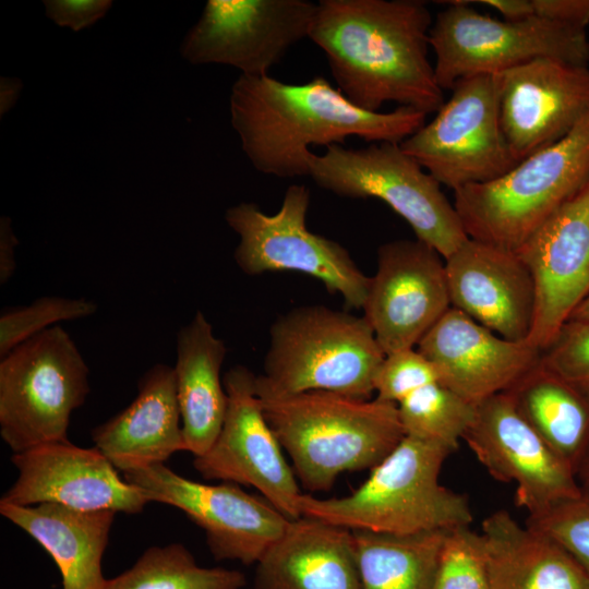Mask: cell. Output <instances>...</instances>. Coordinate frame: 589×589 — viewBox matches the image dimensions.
Segmentation results:
<instances>
[{
  "label": "cell",
  "instance_id": "3957f363",
  "mask_svg": "<svg viewBox=\"0 0 589 589\" xmlns=\"http://www.w3.org/2000/svg\"><path fill=\"white\" fill-rule=\"evenodd\" d=\"M257 395L296 477L311 492L328 491L342 472L372 469L405 437L394 402L324 390Z\"/></svg>",
  "mask_w": 589,
  "mask_h": 589
},
{
  "label": "cell",
  "instance_id": "7c38bea8",
  "mask_svg": "<svg viewBox=\"0 0 589 589\" xmlns=\"http://www.w3.org/2000/svg\"><path fill=\"white\" fill-rule=\"evenodd\" d=\"M123 478L149 502L177 507L201 527L217 561L257 563L291 520L267 500L247 493L237 483L195 482L164 464L125 472Z\"/></svg>",
  "mask_w": 589,
  "mask_h": 589
},
{
  "label": "cell",
  "instance_id": "2e32d148",
  "mask_svg": "<svg viewBox=\"0 0 589 589\" xmlns=\"http://www.w3.org/2000/svg\"><path fill=\"white\" fill-rule=\"evenodd\" d=\"M450 308L445 259L435 249L417 238L378 248L362 309L385 354L416 348Z\"/></svg>",
  "mask_w": 589,
  "mask_h": 589
},
{
  "label": "cell",
  "instance_id": "8992f818",
  "mask_svg": "<svg viewBox=\"0 0 589 589\" xmlns=\"http://www.w3.org/2000/svg\"><path fill=\"white\" fill-rule=\"evenodd\" d=\"M589 179V112L501 178L454 191L467 236L517 252Z\"/></svg>",
  "mask_w": 589,
  "mask_h": 589
},
{
  "label": "cell",
  "instance_id": "6da1fadb",
  "mask_svg": "<svg viewBox=\"0 0 589 589\" xmlns=\"http://www.w3.org/2000/svg\"><path fill=\"white\" fill-rule=\"evenodd\" d=\"M432 24L420 0H321L309 38L354 106L378 112L392 101L429 115L445 101L429 58Z\"/></svg>",
  "mask_w": 589,
  "mask_h": 589
},
{
  "label": "cell",
  "instance_id": "836d02e7",
  "mask_svg": "<svg viewBox=\"0 0 589 589\" xmlns=\"http://www.w3.org/2000/svg\"><path fill=\"white\" fill-rule=\"evenodd\" d=\"M438 381L434 365L417 348L385 356L374 381L375 398L398 404L414 390Z\"/></svg>",
  "mask_w": 589,
  "mask_h": 589
},
{
  "label": "cell",
  "instance_id": "ffe728a7",
  "mask_svg": "<svg viewBox=\"0 0 589 589\" xmlns=\"http://www.w3.org/2000/svg\"><path fill=\"white\" fill-rule=\"evenodd\" d=\"M450 305L512 341H528L536 314L533 277L514 251L468 238L445 259Z\"/></svg>",
  "mask_w": 589,
  "mask_h": 589
},
{
  "label": "cell",
  "instance_id": "d4e9b609",
  "mask_svg": "<svg viewBox=\"0 0 589 589\" xmlns=\"http://www.w3.org/2000/svg\"><path fill=\"white\" fill-rule=\"evenodd\" d=\"M490 589H589V576L560 544L505 509L482 521Z\"/></svg>",
  "mask_w": 589,
  "mask_h": 589
},
{
  "label": "cell",
  "instance_id": "74e56055",
  "mask_svg": "<svg viewBox=\"0 0 589 589\" xmlns=\"http://www.w3.org/2000/svg\"><path fill=\"white\" fill-rule=\"evenodd\" d=\"M19 240L12 229L11 219L2 216L0 219V284L4 285L14 274L15 247Z\"/></svg>",
  "mask_w": 589,
  "mask_h": 589
},
{
  "label": "cell",
  "instance_id": "5bb4252c",
  "mask_svg": "<svg viewBox=\"0 0 589 589\" xmlns=\"http://www.w3.org/2000/svg\"><path fill=\"white\" fill-rule=\"evenodd\" d=\"M315 10L308 0H209L184 37L181 55L192 64L269 75L289 48L309 38Z\"/></svg>",
  "mask_w": 589,
  "mask_h": 589
},
{
  "label": "cell",
  "instance_id": "8fae6325",
  "mask_svg": "<svg viewBox=\"0 0 589 589\" xmlns=\"http://www.w3.org/2000/svg\"><path fill=\"white\" fill-rule=\"evenodd\" d=\"M399 145L453 191L494 181L518 164L502 130L495 74L458 81L435 117Z\"/></svg>",
  "mask_w": 589,
  "mask_h": 589
},
{
  "label": "cell",
  "instance_id": "8d00e7d4",
  "mask_svg": "<svg viewBox=\"0 0 589 589\" xmlns=\"http://www.w3.org/2000/svg\"><path fill=\"white\" fill-rule=\"evenodd\" d=\"M528 17L587 28L589 0H527Z\"/></svg>",
  "mask_w": 589,
  "mask_h": 589
},
{
  "label": "cell",
  "instance_id": "9c48e42d",
  "mask_svg": "<svg viewBox=\"0 0 589 589\" xmlns=\"http://www.w3.org/2000/svg\"><path fill=\"white\" fill-rule=\"evenodd\" d=\"M430 29L440 87L460 80L494 75L539 58L589 64V37L584 27L537 17L496 20L479 13L469 0L442 1Z\"/></svg>",
  "mask_w": 589,
  "mask_h": 589
},
{
  "label": "cell",
  "instance_id": "7402d4cb",
  "mask_svg": "<svg viewBox=\"0 0 589 589\" xmlns=\"http://www.w3.org/2000/svg\"><path fill=\"white\" fill-rule=\"evenodd\" d=\"M91 435L95 447L122 473L164 464L185 450L173 366L149 368L133 401Z\"/></svg>",
  "mask_w": 589,
  "mask_h": 589
},
{
  "label": "cell",
  "instance_id": "f35d334b",
  "mask_svg": "<svg viewBox=\"0 0 589 589\" xmlns=\"http://www.w3.org/2000/svg\"><path fill=\"white\" fill-rule=\"evenodd\" d=\"M22 89L17 79L1 77L0 81V115L3 116L15 104Z\"/></svg>",
  "mask_w": 589,
  "mask_h": 589
},
{
  "label": "cell",
  "instance_id": "d590c367",
  "mask_svg": "<svg viewBox=\"0 0 589 589\" xmlns=\"http://www.w3.org/2000/svg\"><path fill=\"white\" fill-rule=\"evenodd\" d=\"M44 3L50 20L75 32L101 19L112 4L109 0H46Z\"/></svg>",
  "mask_w": 589,
  "mask_h": 589
},
{
  "label": "cell",
  "instance_id": "5b68a950",
  "mask_svg": "<svg viewBox=\"0 0 589 589\" xmlns=\"http://www.w3.org/2000/svg\"><path fill=\"white\" fill-rule=\"evenodd\" d=\"M385 356L364 316L324 305L300 306L271 326L256 393L324 390L371 399Z\"/></svg>",
  "mask_w": 589,
  "mask_h": 589
},
{
  "label": "cell",
  "instance_id": "277c9868",
  "mask_svg": "<svg viewBox=\"0 0 589 589\" xmlns=\"http://www.w3.org/2000/svg\"><path fill=\"white\" fill-rule=\"evenodd\" d=\"M448 448L405 435L351 494L321 500L301 494V517L350 530L412 534L470 526L468 497L440 483Z\"/></svg>",
  "mask_w": 589,
  "mask_h": 589
},
{
  "label": "cell",
  "instance_id": "44dd1931",
  "mask_svg": "<svg viewBox=\"0 0 589 589\" xmlns=\"http://www.w3.org/2000/svg\"><path fill=\"white\" fill-rule=\"evenodd\" d=\"M416 348L441 384L473 405L508 390L541 360L529 341L505 339L454 308Z\"/></svg>",
  "mask_w": 589,
  "mask_h": 589
},
{
  "label": "cell",
  "instance_id": "f546056e",
  "mask_svg": "<svg viewBox=\"0 0 589 589\" xmlns=\"http://www.w3.org/2000/svg\"><path fill=\"white\" fill-rule=\"evenodd\" d=\"M397 409L405 435L454 452L472 423L476 405L436 382L405 397Z\"/></svg>",
  "mask_w": 589,
  "mask_h": 589
},
{
  "label": "cell",
  "instance_id": "f1b7e54d",
  "mask_svg": "<svg viewBox=\"0 0 589 589\" xmlns=\"http://www.w3.org/2000/svg\"><path fill=\"white\" fill-rule=\"evenodd\" d=\"M245 576L236 569L200 566L180 543L148 548L103 589H242Z\"/></svg>",
  "mask_w": 589,
  "mask_h": 589
},
{
  "label": "cell",
  "instance_id": "484cf974",
  "mask_svg": "<svg viewBox=\"0 0 589 589\" xmlns=\"http://www.w3.org/2000/svg\"><path fill=\"white\" fill-rule=\"evenodd\" d=\"M176 373L185 450L205 454L216 441L228 397L220 375L226 345L201 311L177 334Z\"/></svg>",
  "mask_w": 589,
  "mask_h": 589
},
{
  "label": "cell",
  "instance_id": "e575fe53",
  "mask_svg": "<svg viewBox=\"0 0 589 589\" xmlns=\"http://www.w3.org/2000/svg\"><path fill=\"white\" fill-rule=\"evenodd\" d=\"M541 362L589 398V322L568 320L541 352Z\"/></svg>",
  "mask_w": 589,
  "mask_h": 589
},
{
  "label": "cell",
  "instance_id": "d6a6232c",
  "mask_svg": "<svg viewBox=\"0 0 589 589\" xmlns=\"http://www.w3.org/2000/svg\"><path fill=\"white\" fill-rule=\"evenodd\" d=\"M526 525L560 544L589 576V495L581 493L541 515L528 517Z\"/></svg>",
  "mask_w": 589,
  "mask_h": 589
},
{
  "label": "cell",
  "instance_id": "4316f807",
  "mask_svg": "<svg viewBox=\"0 0 589 589\" xmlns=\"http://www.w3.org/2000/svg\"><path fill=\"white\" fill-rule=\"evenodd\" d=\"M505 393L526 422L577 473L589 449V398L541 360Z\"/></svg>",
  "mask_w": 589,
  "mask_h": 589
},
{
  "label": "cell",
  "instance_id": "52a82bcc",
  "mask_svg": "<svg viewBox=\"0 0 589 589\" xmlns=\"http://www.w3.org/2000/svg\"><path fill=\"white\" fill-rule=\"evenodd\" d=\"M309 176L322 189L349 199H378L402 217L416 238L450 256L469 237L442 184L399 144L363 148L329 145L312 153Z\"/></svg>",
  "mask_w": 589,
  "mask_h": 589
},
{
  "label": "cell",
  "instance_id": "603a6c76",
  "mask_svg": "<svg viewBox=\"0 0 589 589\" xmlns=\"http://www.w3.org/2000/svg\"><path fill=\"white\" fill-rule=\"evenodd\" d=\"M255 589H361L352 530L318 519L290 520L256 563Z\"/></svg>",
  "mask_w": 589,
  "mask_h": 589
},
{
  "label": "cell",
  "instance_id": "4fadbf2b",
  "mask_svg": "<svg viewBox=\"0 0 589 589\" xmlns=\"http://www.w3.org/2000/svg\"><path fill=\"white\" fill-rule=\"evenodd\" d=\"M228 397L221 430L203 455L194 457L196 471L207 480L250 485L287 518L301 517L294 471L286 461L256 393V375L243 365L223 376Z\"/></svg>",
  "mask_w": 589,
  "mask_h": 589
},
{
  "label": "cell",
  "instance_id": "ba28073f",
  "mask_svg": "<svg viewBox=\"0 0 589 589\" xmlns=\"http://www.w3.org/2000/svg\"><path fill=\"white\" fill-rule=\"evenodd\" d=\"M76 344L55 325L0 361V435L13 454L65 442L72 412L91 390Z\"/></svg>",
  "mask_w": 589,
  "mask_h": 589
},
{
  "label": "cell",
  "instance_id": "1f68e13d",
  "mask_svg": "<svg viewBox=\"0 0 589 589\" xmlns=\"http://www.w3.org/2000/svg\"><path fill=\"white\" fill-rule=\"evenodd\" d=\"M433 589H490L483 539L470 526L448 530Z\"/></svg>",
  "mask_w": 589,
  "mask_h": 589
},
{
  "label": "cell",
  "instance_id": "4dcf8cb0",
  "mask_svg": "<svg viewBox=\"0 0 589 589\" xmlns=\"http://www.w3.org/2000/svg\"><path fill=\"white\" fill-rule=\"evenodd\" d=\"M96 310L93 301L58 296H46L28 305L4 309L0 315V357L59 322L84 318Z\"/></svg>",
  "mask_w": 589,
  "mask_h": 589
},
{
  "label": "cell",
  "instance_id": "cb8c5ba5",
  "mask_svg": "<svg viewBox=\"0 0 589 589\" xmlns=\"http://www.w3.org/2000/svg\"><path fill=\"white\" fill-rule=\"evenodd\" d=\"M0 514L35 539L58 566L62 589H103V556L116 512L82 510L56 503H0Z\"/></svg>",
  "mask_w": 589,
  "mask_h": 589
},
{
  "label": "cell",
  "instance_id": "ac0fdd59",
  "mask_svg": "<svg viewBox=\"0 0 589 589\" xmlns=\"http://www.w3.org/2000/svg\"><path fill=\"white\" fill-rule=\"evenodd\" d=\"M19 476L0 503L31 506L56 503L82 510L140 514L151 503L121 478L96 447L70 441L43 444L11 457Z\"/></svg>",
  "mask_w": 589,
  "mask_h": 589
},
{
  "label": "cell",
  "instance_id": "30bf717a",
  "mask_svg": "<svg viewBox=\"0 0 589 589\" xmlns=\"http://www.w3.org/2000/svg\"><path fill=\"white\" fill-rule=\"evenodd\" d=\"M310 191L303 184L287 188L275 214L242 202L226 211L225 219L239 236L233 257L250 276L293 271L320 280L332 294H340L347 309H362L371 277L358 267L338 242L310 231L306 213Z\"/></svg>",
  "mask_w": 589,
  "mask_h": 589
},
{
  "label": "cell",
  "instance_id": "7a4b0ae2",
  "mask_svg": "<svg viewBox=\"0 0 589 589\" xmlns=\"http://www.w3.org/2000/svg\"><path fill=\"white\" fill-rule=\"evenodd\" d=\"M410 107L363 110L322 76L288 84L269 75H240L230 94L231 124L253 167L269 176H309L311 145H341L349 136L400 144L424 125Z\"/></svg>",
  "mask_w": 589,
  "mask_h": 589
},
{
  "label": "cell",
  "instance_id": "83f0119b",
  "mask_svg": "<svg viewBox=\"0 0 589 589\" xmlns=\"http://www.w3.org/2000/svg\"><path fill=\"white\" fill-rule=\"evenodd\" d=\"M447 532L390 534L352 530L361 589H433Z\"/></svg>",
  "mask_w": 589,
  "mask_h": 589
},
{
  "label": "cell",
  "instance_id": "d6986e66",
  "mask_svg": "<svg viewBox=\"0 0 589 589\" xmlns=\"http://www.w3.org/2000/svg\"><path fill=\"white\" fill-rule=\"evenodd\" d=\"M516 253L536 288L528 341L542 352L589 294V179Z\"/></svg>",
  "mask_w": 589,
  "mask_h": 589
},
{
  "label": "cell",
  "instance_id": "60d3db41",
  "mask_svg": "<svg viewBox=\"0 0 589 589\" xmlns=\"http://www.w3.org/2000/svg\"><path fill=\"white\" fill-rule=\"evenodd\" d=\"M569 320L589 322V294L574 310Z\"/></svg>",
  "mask_w": 589,
  "mask_h": 589
},
{
  "label": "cell",
  "instance_id": "e0dca14e",
  "mask_svg": "<svg viewBox=\"0 0 589 589\" xmlns=\"http://www.w3.org/2000/svg\"><path fill=\"white\" fill-rule=\"evenodd\" d=\"M500 119L519 161L554 144L589 112V67L539 58L495 74Z\"/></svg>",
  "mask_w": 589,
  "mask_h": 589
},
{
  "label": "cell",
  "instance_id": "9a60e30c",
  "mask_svg": "<svg viewBox=\"0 0 589 589\" xmlns=\"http://www.w3.org/2000/svg\"><path fill=\"white\" fill-rule=\"evenodd\" d=\"M462 440L486 471L516 484L528 517L581 495L575 471L536 433L504 392L478 405Z\"/></svg>",
  "mask_w": 589,
  "mask_h": 589
},
{
  "label": "cell",
  "instance_id": "ab89813d",
  "mask_svg": "<svg viewBox=\"0 0 589 589\" xmlns=\"http://www.w3.org/2000/svg\"><path fill=\"white\" fill-rule=\"evenodd\" d=\"M577 480L579 482L581 492L589 495V449L581 460L577 470Z\"/></svg>",
  "mask_w": 589,
  "mask_h": 589
}]
</instances>
